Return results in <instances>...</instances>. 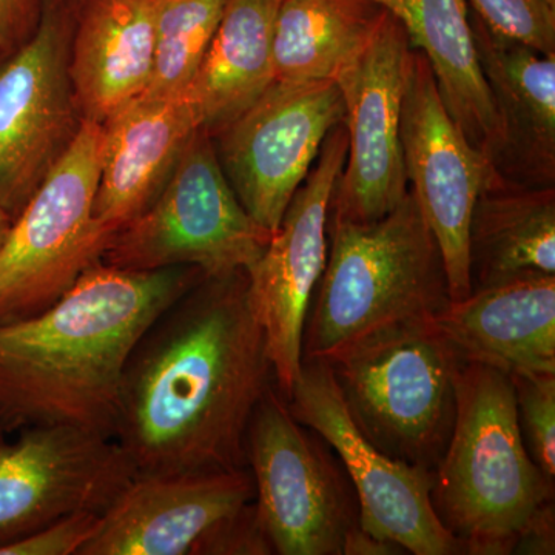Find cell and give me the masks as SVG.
<instances>
[{
  "instance_id": "obj_23",
  "label": "cell",
  "mask_w": 555,
  "mask_h": 555,
  "mask_svg": "<svg viewBox=\"0 0 555 555\" xmlns=\"http://www.w3.org/2000/svg\"><path fill=\"white\" fill-rule=\"evenodd\" d=\"M281 0H228L185 96L199 129L217 134L273 82L272 42Z\"/></svg>"
},
{
  "instance_id": "obj_3",
  "label": "cell",
  "mask_w": 555,
  "mask_h": 555,
  "mask_svg": "<svg viewBox=\"0 0 555 555\" xmlns=\"http://www.w3.org/2000/svg\"><path fill=\"white\" fill-rule=\"evenodd\" d=\"M554 483L526 451L513 379L465 361L456 383L454 429L430 494L441 525L463 554H513L518 535Z\"/></svg>"
},
{
  "instance_id": "obj_16",
  "label": "cell",
  "mask_w": 555,
  "mask_h": 555,
  "mask_svg": "<svg viewBox=\"0 0 555 555\" xmlns=\"http://www.w3.org/2000/svg\"><path fill=\"white\" fill-rule=\"evenodd\" d=\"M255 500L250 469L134 476L78 555H203Z\"/></svg>"
},
{
  "instance_id": "obj_34",
  "label": "cell",
  "mask_w": 555,
  "mask_h": 555,
  "mask_svg": "<svg viewBox=\"0 0 555 555\" xmlns=\"http://www.w3.org/2000/svg\"><path fill=\"white\" fill-rule=\"evenodd\" d=\"M3 434V433H2Z\"/></svg>"
},
{
  "instance_id": "obj_8",
  "label": "cell",
  "mask_w": 555,
  "mask_h": 555,
  "mask_svg": "<svg viewBox=\"0 0 555 555\" xmlns=\"http://www.w3.org/2000/svg\"><path fill=\"white\" fill-rule=\"evenodd\" d=\"M246 455L273 554L343 555L347 534L360 525L356 492L323 438L291 414L275 385L251 416Z\"/></svg>"
},
{
  "instance_id": "obj_30",
  "label": "cell",
  "mask_w": 555,
  "mask_h": 555,
  "mask_svg": "<svg viewBox=\"0 0 555 555\" xmlns=\"http://www.w3.org/2000/svg\"><path fill=\"white\" fill-rule=\"evenodd\" d=\"M555 553L554 500L532 514L518 535L513 554L553 555Z\"/></svg>"
},
{
  "instance_id": "obj_13",
  "label": "cell",
  "mask_w": 555,
  "mask_h": 555,
  "mask_svg": "<svg viewBox=\"0 0 555 555\" xmlns=\"http://www.w3.org/2000/svg\"><path fill=\"white\" fill-rule=\"evenodd\" d=\"M346 158L347 131L339 124L261 258L247 270L248 297L268 338L276 389L286 400L301 372L306 318L327 262L328 208Z\"/></svg>"
},
{
  "instance_id": "obj_20",
  "label": "cell",
  "mask_w": 555,
  "mask_h": 555,
  "mask_svg": "<svg viewBox=\"0 0 555 555\" xmlns=\"http://www.w3.org/2000/svg\"><path fill=\"white\" fill-rule=\"evenodd\" d=\"M436 321L465 361L507 375L555 374V276L470 292Z\"/></svg>"
},
{
  "instance_id": "obj_15",
  "label": "cell",
  "mask_w": 555,
  "mask_h": 555,
  "mask_svg": "<svg viewBox=\"0 0 555 555\" xmlns=\"http://www.w3.org/2000/svg\"><path fill=\"white\" fill-rule=\"evenodd\" d=\"M400 134L409 190L443 255L451 302L462 301L470 294V217L492 167L449 116L433 69L416 50L409 61Z\"/></svg>"
},
{
  "instance_id": "obj_1",
  "label": "cell",
  "mask_w": 555,
  "mask_h": 555,
  "mask_svg": "<svg viewBox=\"0 0 555 555\" xmlns=\"http://www.w3.org/2000/svg\"><path fill=\"white\" fill-rule=\"evenodd\" d=\"M273 385L246 270L204 276L131 350L115 440L137 476L243 469L248 425Z\"/></svg>"
},
{
  "instance_id": "obj_28",
  "label": "cell",
  "mask_w": 555,
  "mask_h": 555,
  "mask_svg": "<svg viewBox=\"0 0 555 555\" xmlns=\"http://www.w3.org/2000/svg\"><path fill=\"white\" fill-rule=\"evenodd\" d=\"M101 517L82 513L61 518L25 539L0 547V555H78L96 531Z\"/></svg>"
},
{
  "instance_id": "obj_4",
  "label": "cell",
  "mask_w": 555,
  "mask_h": 555,
  "mask_svg": "<svg viewBox=\"0 0 555 555\" xmlns=\"http://www.w3.org/2000/svg\"><path fill=\"white\" fill-rule=\"evenodd\" d=\"M328 221L327 262L306 318L302 360H324L374 328L448 308L443 255L411 190L377 221Z\"/></svg>"
},
{
  "instance_id": "obj_26",
  "label": "cell",
  "mask_w": 555,
  "mask_h": 555,
  "mask_svg": "<svg viewBox=\"0 0 555 555\" xmlns=\"http://www.w3.org/2000/svg\"><path fill=\"white\" fill-rule=\"evenodd\" d=\"M526 451L547 480H555V374L509 375Z\"/></svg>"
},
{
  "instance_id": "obj_11",
  "label": "cell",
  "mask_w": 555,
  "mask_h": 555,
  "mask_svg": "<svg viewBox=\"0 0 555 555\" xmlns=\"http://www.w3.org/2000/svg\"><path fill=\"white\" fill-rule=\"evenodd\" d=\"M286 401L291 414L337 452L356 491L363 531L397 543L408 554H463L430 502L433 470L390 459L358 429L326 361L302 360Z\"/></svg>"
},
{
  "instance_id": "obj_19",
  "label": "cell",
  "mask_w": 555,
  "mask_h": 555,
  "mask_svg": "<svg viewBox=\"0 0 555 555\" xmlns=\"http://www.w3.org/2000/svg\"><path fill=\"white\" fill-rule=\"evenodd\" d=\"M69 76L82 118L104 122L147 90L156 0H69Z\"/></svg>"
},
{
  "instance_id": "obj_32",
  "label": "cell",
  "mask_w": 555,
  "mask_h": 555,
  "mask_svg": "<svg viewBox=\"0 0 555 555\" xmlns=\"http://www.w3.org/2000/svg\"><path fill=\"white\" fill-rule=\"evenodd\" d=\"M13 222L14 219L10 217L9 211L0 206V250L5 246L7 240H9Z\"/></svg>"
},
{
  "instance_id": "obj_10",
  "label": "cell",
  "mask_w": 555,
  "mask_h": 555,
  "mask_svg": "<svg viewBox=\"0 0 555 555\" xmlns=\"http://www.w3.org/2000/svg\"><path fill=\"white\" fill-rule=\"evenodd\" d=\"M343 122L345 102L335 80H273L243 115L211 137L230 188L262 229L276 232L327 134Z\"/></svg>"
},
{
  "instance_id": "obj_17",
  "label": "cell",
  "mask_w": 555,
  "mask_h": 555,
  "mask_svg": "<svg viewBox=\"0 0 555 555\" xmlns=\"http://www.w3.org/2000/svg\"><path fill=\"white\" fill-rule=\"evenodd\" d=\"M469 20L502 124L492 170L525 188H555V54L500 35L470 9Z\"/></svg>"
},
{
  "instance_id": "obj_6",
  "label": "cell",
  "mask_w": 555,
  "mask_h": 555,
  "mask_svg": "<svg viewBox=\"0 0 555 555\" xmlns=\"http://www.w3.org/2000/svg\"><path fill=\"white\" fill-rule=\"evenodd\" d=\"M270 238L230 188L214 138L198 129L158 198L113 235L101 262L124 270L192 266L221 276L247 272Z\"/></svg>"
},
{
  "instance_id": "obj_2",
  "label": "cell",
  "mask_w": 555,
  "mask_h": 555,
  "mask_svg": "<svg viewBox=\"0 0 555 555\" xmlns=\"http://www.w3.org/2000/svg\"><path fill=\"white\" fill-rule=\"evenodd\" d=\"M203 270L98 262L38 315L0 324V433L73 426L115 438L138 339Z\"/></svg>"
},
{
  "instance_id": "obj_31",
  "label": "cell",
  "mask_w": 555,
  "mask_h": 555,
  "mask_svg": "<svg viewBox=\"0 0 555 555\" xmlns=\"http://www.w3.org/2000/svg\"><path fill=\"white\" fill-rule=\"evenodd\" d=\"M408 551L390 540L379 539L363 531L360 525L346 537L343 555H400Z\"/></svg>"
},
{
  "instance_id": "obj_21",
  "label": "cell",
  "mask_w": 555,
  "mask_h": 555,
  "mask_svg": "<svg viewBox=\"0 0 555 555\" xmlns=\"http://www.w3.org/2000/svg\"><path fill=\"white\" fill-rule=\"evenodd\" d=\"M397 17L412 50L425 54L444 108L488 160L502 142V124L481 69L467 0H371Z\"/></svg>"
},
{
  "instance_id": "obj_27",
  "label": "cell",
  "mask_w": 555,
  "mask_h": 555,
  "mask_svg": "<svg viewBox=\"0 0 555 555\" xmlns=\"http://www.w3.org/2000/svg\"><path fill=\"white\" fill-rule=\"evenodd\" d=\"M492 30L555 54V3L551 0H467Z\"/></svg>"
},
{
  "instance_id": "obj_7",
  "label": "cell",
  "mask_w": 555,
  "mask_h": 555,
  "mask_svg": "<svg viewBox=\"0 0 555 555\" xmlns=\"http://www.w3.org/2000/svg\"><path fill=\"white\" fill-rule=\"evenodd\" d=\"M102 126L78 137L14 219L0 250V324L38 315L102 261L113 235L93 218Z\"/></svg>"
},
{
  "instance_id": "obj_5",
  "label": "cell",
  "mask_w": 555,
  "mask_h": 555,
  "mask_svg": "<svg viewBox=\"0 0 555 555\" xmlns=\"http://www.w3.org/2000/svg\"><path fill=\"white\" fill-rule=\"evenodd\" d=\"M324 361L358 429L390 459L436 473L465 364L436 317L385 324Z\"/></svg>"
},
{
  "instance_id": "obj_14",
  "label": "cell",
  "mask_w": 555,
  "mask_h": 555,
  "mask_svg": "<svg viewBox=\"0 0 555 555\" xmlns=\"http://www.w3.org/2000/svg\"><path fill=\"white\" fill-rule=\"evenodd\" d=\"M0 433V547L73 514L104 516L137 470L115 438L73 426Z\"/></svg>"
},
{
  "instance_id": "obj_22",
  "label": "cell",
  "mask_w": 555,
  "mask_h": 555,
  "mask_svg": "<svg viewBox=\"0 0 555 555\" xmlns=\"http://www.w3.org/2000/svg\"><path fill=\"white\" fill-rule=\"evenodd\" d=\"M470 292L555 276V188H525L489 171L469 238Z\"/></svg>"
},
{
  "instance_id": "obj_29",
  "label": "cell",
  "mask_w": 555,
  "mask_h": 555,
  "mask_svg": "<svg viewBox=\"0 0 555 555\" xmlns=\"http://www.w3.org/2000/svg\"><path fill=\"white\" fill-rule=\"evenodd\" d=\"M49 0H0V62L33 38Z\"/></svg>"
},
{
  "instance_id": "obj_25",
  "label": "cell",
  "mask_w": 555,
  "mask_h": 555,
  "mask_svg": "<svg viewBox=\"0 0 555 555\" xmlns=\"http://www.w3.org/2000/svg\"><path fill=\"white\" fill-rule=\"evenodd\" d=\"M228 0H156L155 67L145 96L185 94Z\"/></svg>"
},
{
  "instance_id": "obj_12",
  "label": "cell",
  "mask_w": 555,
  "mask_h": 555,
  "mask_svg": "<svg viewBox=\"0 0 555 555\" xmlns=\"http://www.w3.org/2000/svg\"><path fill=\"white\" fill-rule=\"evenodd\" d=\"M411 54L406 30L385 10L366 47L335 78L345 102L347 158L328 218L377 221L406 196L400 124Z\"/></svg>"
},
{
  "instance_id": "obj_9",
  "label": "cell",
  "mask_w": 555,
  "mask_h": 555,
  "mask_svg": "<svg viewBox=\"0 0 555 555\" xmlns=\"http://www.w3.org/2000/svg\"><path fill=\"white\" fill-rule=\"evenodd\" d=\"M69 0H49L33 38L0 62V206L13 219L83 124L69 76Z\"/></svg>"
},
{
  "instance_id": "obj_33",
  "label": "cell",
  "mask_w": 555,
  "mask_h": 555,
  "mask_svg": "<svg viewBox=\"0 0 555 555\" xmlns=\"http://www.w3.org/2000/svg\"><path fill=\"white\" fill-rule=\"evenodd\" d=\"M551 2L555 3V0H551Z\"/></svg>"
},
{
  "instance_id": "obj_18",
  "label": "cell",
  "mask_w": 555,
  "mask_h": 555,
  "mask_svg": "<svg viewBox=\"0 0 555 555\" xmlns=\"http://www.w3.org/2000/svg\"><path fill=\"white\" fill-rule=\"evenodd\" d=\"M101 126L100 185L93 218L115 235L155 203L199 127L185 94H141Z\"/></svg>"
},
{
  "instance_id": "obj_24",
  "label": "cell",
  "mask_w": 555,
  "mask_h": 555,
  "mask_svg": "<svg viewBox=\"0 0 555 555\" xmlns=\"http://www.w3.org/2000/svg\"><path fill=\"white\" fill-rule=\"evenodd\" d=\"M371 0H281L273 28V80H335L377 30Z\"/></svg>"
}]
</instances>
